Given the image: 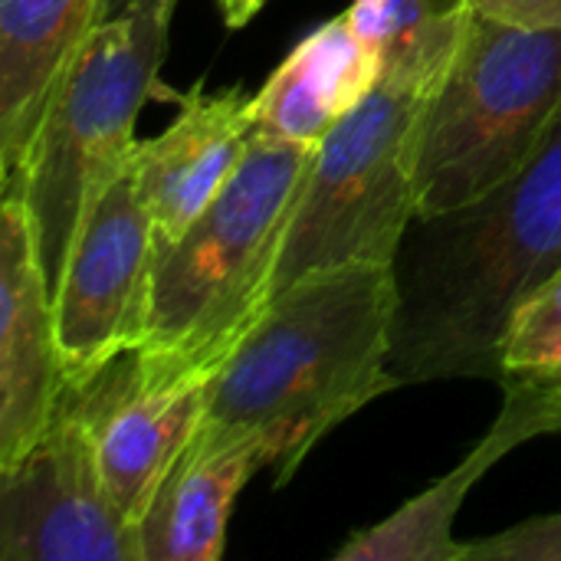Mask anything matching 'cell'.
I'll list each match as a JSON object with an SVG mask.
<instances>
[{
	"label": "cell",
	"instance_id": "4",
	"mask_svg": "<svg viewBox=\"0 0 561 561\" xmlns=\"http://www.w3.org/2000/svg\"><path fill=\"white\" fill-rule=\"evenodd\" d=\"M174 7L131 0L89 26L46 99L26 161L3 181L23 194L53 289L89 207L138 148L135 125L158 92Z\"/></svg>",
	"mask_w": 561,
	"mask_h": 561
},
{
	"label": "cell",
	"instance_id": "15",
	"mask_svg": "<svg viewBox=\"0 0 561 561\" xmlns=\"http://www.w3.org/2000/svg\"><path fill=\"white\" fill-rule=\"evenodd\" d=\"M99 13L102 0H0L3 181H10L26 161L46 99Z\"/></svg>",
	"mask_w": 561,
	"mask_h": 561
},
{
	"label": "cell",
	"instance_id": "11",
	"mask_svg": "<svg viewBox=\"0 0 561 561\" xmlns=\"http://www.w3.org/2000/svg\"><path fill=\"white\" fill-rule=\"evenodd\" d=\"M283 444L253 427L210 421L191 437L161 480L141 526V561H217L227 546V523L247 483L273 467L283 473Z\"/></svg>",
	"mask_w": 561,
	"mask_h": 561
},
{
	"label": "cell",
	"instance_id": "8",
	"mask_svg": "<svg viewBox=\"0 0 561 561\" xmlns=\"http://www.w3.org/2000/svg\"><path fill=\"white\" fill-rule=\"evenodd\" d=\"M0 559L141 561L138 526L115 506L92 434L66 398L46 434L0 467Z\"/></svg>",
	"mask_w": 561,
	"mask_h": 561
},
{
	"label": "cell",
	"instance_id": "9",
	"mask_svg": "<svg viewBox=\"0 0 561 561\" xmlns=\"http://www.w3.org/2000/svg\"><path fill=\"white\" fill-rule=\"evenodd\" d=\"M207 378L131 348L89 381L66 385L62 398L85 421L105 486L131 526H141L161 480L204 424Z\"/></svg>",
	"mask_w": 561,
	"mask_h": 561
},
{
	"label": "cell",
	"instance_id": "6",
	"mask_svg": "<svg viewBox=\"0 0 561 561\" xmlns=\"http://www.w3.org/2000/svg\"><path fill=\"white\" fill-rule=\"evenodd\" d=\"M434 89L381 79L319 145L302 181L270 299L348 263L391 266L421 214V122Z\"/></svg>",
	"mask_w": 561,
	"mask_h": 561
},
{
	"label": "cell",
	"instance_id": "17",
	"mask_svg": "<svg viewBox=\"0 0 561 561\" xmlns=\"http://www.w3.org/2000/svg\"><path fill=\"white\" fill-rule=\"evenodd\" d=\"M503 381H561V273L529 293L500 345Z\"/></svg>",
	"mask_w": 561,
	"mask_h": 561
},
{
	"label": "cell",
	"instance_id": "20",
	"mask_svg": "<svg viewBox=\"0 0 561 561\" xmlns=\"http://www.w3.org/2000/svg\"><path fill=\"white\" fill-rule=\"evenodd\" d=\"M266 0H220V13H224V23L230 30H240L247 26L260 10H263Z\"/></svg>",
	"mask_w": 561,
	"mask_h": 561
},
{
	"label": "cell",
	"instance_id": "7",
	"mask_svg": "<svg viewBox=\"0 0 561 561\" xmlns=\"http://www.w3.org/2000/svg\"><path fill=\"white\" fill-rule=\"evenodd\" d=\"M154 260V220L125 168L79 224L53 289L66 385H82L145 345Z\"/></svg>",
	"mask_w": 561,
	"mask_h": 561
},
{
	"label": "cell",
	"instance_id": "3",
	"mask_svg": "<svg viewBox=\"0 0 561 561\" xmlns=\"http://www.w3.org/2000/svg\"><path fill=\"white\" fill-rule=\"evenodd\" d=\"M312 145L253 131L227 187L181 240L158 247L141 352L168 368L210 375L270 302L289 214L312 168Z\"/></svg>",
	"mask_w": 561,
	"mask_h": 561
},
{
	"label": "cell",
	"instance_id": "21",
	"mask_svg": "<svg viewBox=\"0 0 561 561\" xmlns=\"http://www.w3.org/2000/svg\"><path fill=\"white\" fill-rule=\"evenodd\" d=\"M131 0H102V13H99V20L102 16H108V13H118V10H125Z\"/></svg>",
	"mask_w": 561,
	"mask_h": 561
},
{
	"label": "cell",
	"instance_id": "14",
	"mask_svg": "<svg viewBox=\"0 0 561 561\" xmlns=\"http://www.w3.org/2000/svg\"><path fill=\"white\" fill-rule=\"evenodd\" d=\"M381 66L348 16H332L302 36L253 95V131L319 145L375 85Z\"/></svg>",
	"mask_w": 561,
	"mask_h": 561
},
{
	"label": "cell",
	"instance_id": "2",
	"mask_svg": "<svg viewBox=\"0 0 561 561\" xmlns=\"http://www.w3.org/2000/svg\"><path fill=\"white\" fill-rule=\"evenodd\" d=\"M394 270L348 263L276 293L207 378V417L266 431L283 444L286 483L302 457L375 398L391 371Z\"/></svg>",
	"mask_w": 561,
	"mask_h": 561
},
{
	"label": "cell",
	"instance_id": "19",
	"mask_svg": "<svg viewBox=\"0 0 561 561\" xmlns=\"http://www.w3.org/2000/svg\"><path fill=\"white\" fill-rule=\"evenodd\" d=\"M467 7L516 26L561 30V0H467Z\"/></svg>",
	"mask_w": 561,
	"mask_h": 561
},
{
	"label": "cell",
	"instance_id": "13",
	"mask_svg": "<svg viewBox=\"0 0 561 561\" xmlns=\"http://www.w3.org/2000/svg\"><path fill=\"white\" fill-rule=\"evenodd\" d=\"M250 105L253 95L240 85L191 92L161 135L138 141L128 168L151 210L158 247L181 240L240 168L253 138Z\"/></svg>",
	"mask_w": 561,
	"mask_h": 561
},
{
	"label": "cell",
	"instance_id": "18",
	"mask_svg": "<svg viewBox=\"0 0 561 561\" xmlns=\"http://www.w3.org/2000/svg\"><path fill=\"white\" fill-rule=\"evenodd\" d=\"M460 561H561V510L480 542H463Z\"/></svg>",
	"mask_w": 561,
	"mask_h": 561
},
{
	"label": "cell",
	"instance_id": "16",
	"mask_svg": "<svg viewBox=\"0 0 561 561\" xmlns=\"http://www.w3.org/2000/svg\"><path fill=\"white\" fill-rule=\"evenodd\" d=\"M467 0H352L345 10L381 79L434 89L463 36Z\"/></svg>",
	"mask_w": 561,
	"mask_h": 561
},
{
	"label": "cell",
	"instance_id": "10",
	"mask_svg": "<svg viewBox=\"0 0 561 561\" xmlns=\"http://www.w3.org/2000/svg\"><path fill=\"white\" fill-rule=\"evenodd\" d=\"M66 391L53 283L23 194L0 210V467L16 463L53 424Z\"/></svg>",
	"mask_w": 561,
	"mask_h": 561
},
{
	"label": "cell",
	"instance_id": "1",
	"mask_svg": "<svg viewBox=\"0 0 561 561\" xmlns=\"http://www.w3.org/2000/svg\"><path fill=\"white\" fill-rule=\"evenodd\" d=\"M391 270L398 385L500 381L516 306L561 273V115L519 174L470 204L414 217Z\"/></svg>",
	"mask_w": 561,
	"mask_h": 561
},
{
	"label": "cell",
	"instance_id": "12",
	"mask_svg": "<svg viewBox=\"0 0 561 561\" xmlns=\"http://www.w3.org/2000/svg\"><path fill=\"white\" fill-rule=\"evenodd\" d=\"M503 411L486 437L440 480L394 510L371 529L355 533L339 561H460L463 542L454 539V523L470 490L519 444L561 434V381H503Z\"/></svg>",
	"mask_w": 561,
	"mask_h": 561
},
{
	"label": "cell",
	"instance_id": "5",
	"mask_svg": "<svg viewBox=\"0 0 561 561\" xmlns=\"http://www.w3.org/2000/svg\"><path fill=\"white\" fill-rule=\"evenodd\" d=\"M561 115V30L470 7L421 122V214L454 210L519 174Z\"/></svg>",
	"mask_w": 561,
	"mask_h": 561
}]
</instances>
